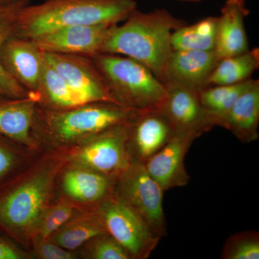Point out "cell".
I'll return each instance as SVG.
<instances>
[{
    "label": "cell",
    "mask_w": 259,
    "mask_h": 259,
    "mask_svg": "<svg viewBox=\"0 0 259 259\" xmlns=\"http://www.w3.org/2000/svg\"><path fill=\"white\" fill-rule=\"evenodd\" d=\"M186 24L167 10L144 13L136 9L122 25H112L101 54H117L139 61L165 83L173 51L172 32Z\"/></svg>",
    "instance_id": "1"
},
{
    "label": "cell",
    "mask_w": 259,
    "mask_h": 259,
    "mask_svg": "<svg viewBox=\"0 0 259 259\" xmlns=\"http://www.w3.org/2000/svg\"><path fill=\"white\" fill-rule=\"evenodd\" d=\"M65 159L48 158L0 187V233L12 240H31Z\"/></svg>",
    "instance_id": "2"
},
{
    "label": "cell",
    "mask_w": 259,
    "mask_h": 259,
    "mask_svg": "<svg viewBox=\"0 0 259 259\" xmlns=\"http://www.w3.org/2000/svg\"><path fill=\"white\" fill-rule=\"evenodd\" d=\"M136 9L135 0H46L23 8L15 36L33 39L64 27L119 24Z\"/></svg>",
    "instance_id": "3"
},
{
    "label": "cell",
    "mask_w": 259,
    "mask_h": 259,
    "mask_svg": "<svg viewBox=\"0 0 259 259\" xmlns=\"http://www.w3.org/2000/svg\"><path fill=\"white\" fill-rule=\"evenodd\" d=\"M138 112L110 102H93L66 110L37 106L32 133L57 144L86 141L116 126L131 122Z\"/></svg>",
    "instance_id": "4"
},
{
    "label": "cell",
    "mask_w": 259,
    "mask_h": 259,
    "mask_svg": "<svg viewBox=\"0 0 259 259\" xmlns=\"http://www.w3.org/2000/svg\"><path fill=\"white\" fill-rule=\"evenodd\" d=\"M93 59L118 105L138 113L163 111L166 85L144 65L117 54H100Z\"/></svg>",
    "instance_id": "5"
},
{
    "label": "cell",
    "mask_w": 259,
    "mask_h": 259,
    "mask_svg": "<svg viewBox=\"0 0 259 259\" xmlns=\"http://www.w3.org/2000/svg\"><path fill=\"white\" fill-rule=\"evenodd\" d=\"M163 192L148 175L144 163L133 161L114 180L112 193L133 209L153 233L162 238L167 235L163 207Z\"/></svg>",
    "instance_id": "6"
},
{
    "label": "cell",
    "mask_w": 259,
    "mask_h": 259,
    "mask_svg": "<svg viewBox=\"0 0 259 259\" xmlns=\"http://www.w3.org/2000/svg\"><path fill=\"white\" fill-rule=\"evenodd\" d=\"M95 210L105 232L125 248L132 259H147L159 243L161 238L112 192L97 204Z\"/></svg>",
    "instance_id": "7"
},
{
    "label": "cell",
    "mask_w": 259,
    "mask_h": 259,
    "mask_svg": "<svg viewBox=\"0 0 259 259\" xmlns=\"http://www.w3.org/2000/svg\"><path fill=\"white\" fill-rule=\"evenodd\" d=\"M128 124L116 126L88 140L70 156L75 164L115 180L132 163Z\"/></svg>",
    "instance_id": "8"
},
{
    "label": "cell",
    "mask_w": 259,
    "mask_h": 259,
    "mask_svg": "<svg viewBox=\"0 0 259 259\" xmlns=\"http://www.w3.org/2000/svg\"><path fill=\"white\" fill-rule=\"evenodd\" d=\"M42 55L86 103L117 104L93 58L56 53L42 52Z\"/></svg>",
    "instance_id": "9"
},
{
    "label": "cell",
    "mask_w": 259,
    "mask_h": 259,
    "mask_svg": "<svg viewBox=\"0 0 259 259\" xmlns=\"http://www.w3.org/2000/svg\"><path fill=\"white\" fill-rule=\"evenodd\" d=\"M165 85L168 97L163 112L171 123L174 134L197 139L215 126L201 103L198 91L172 80Z\"/></svg>",
    "instance_id": "10"
},
{
    "label": "cell",
    "mask_w": 259,
    "mask_h": 259,
    "mask_svg": "<svg viewBox=\"0 0 259 259\" xmlns=\"http://www.w3.org/2000/svg\"><path fill=\"white\" fill-rule=\"evenodd\" d=\"M113 25L115 24L64 27L32 40L42 52L93 58L101 54L103 42Z\"/></svg>",
    "instance_id": "11"
},
{
    "label": "cell",
    "mask_w": 259,
    "mask_h": 259,
    "mask_svg": "<svg viewBox=\"0 0 259 259\" xmlns=\"http://www.w3.org/2000/svg\"><path fill=\"white\" fill-rule=\"evenodd\" d=\"M195 139L193 136L174 134L159 151L145 162L148 175L164 192L189 183L190 177L185 160Z\"/></svg>",
    "instance_id": "12"
},
{
    "label": "cell",
    "mask_w": 259,
    "mask_h": 259,
    "mask_svg": "<svg viewBox=\"0 0 259 259\" xmlns=\"http://www.w3.org/2000/svg\"><path fill=\"white\" fill-rule=\"evenodd\" d=\"M0 63L10 76L35 100L41 73L42 52L33 40L15 35L10 37L0 51Z\"/></svg>",
    "instance_id": "13"
},
{
    "label": "cell",
    "mask_w": 259,
    "mask_h": 259,
    "mask_svg": "<svg viewBox=\"0 0 259 259\" xmlns=\"http://www.w3.org/2000/svg\"><path fill=\"white\" fill-rule=\"evenodd\" d=\"M173 134L171 123L163 111L136 114L128 125L127 145L132 161L144 163Z\"/></svg>",
    "instance_id": "14"
},
{
    "label": "cell",
    "mask_w": 259,
    "mask_h": 259,
    "mask_svg": "<svg viewBox=\"0 0 259 259\" xmlns=\"http://www.w3.org/2000/svg\"><path fill=\"white\" fill-rule=\"evenodd\" d=\"M37 102L31 97H12L0 95V137L20 147L36 149L32 133Z\"/></svg>",
    "instance_id": "15"
},
{
    "label": "cell",
    "mask_w": 259,
    "mask_h": 259,
    "mask_svg": "<svg viewBox=\"0 0 259 259\" xmlns=\"http://www.w3.org/2000/svg\"><path fill=\"white\" fill-rule=\"evenodd\" d=\"M245 0H226L218 17L214 51L218 61L249 50L245 18L249 15Z\"/></svg>",
    "instance_id": "16"
},
{
    "label": "cell",
    "mask_w": 259,
    "mask_h": 259,
    "mask_svg": "<svg viewBox=\"0 0 259 259\" xmlns=\"http://www.w3.org/2000/svg\"><path fill=\"white\" fill-rule=\"evenodd\" d=\"M218 63L214 51H173L168 63V81H177L199 92L206 88Z\"/></svg>",
    "instance_id": "17"
},
{
    "label": "cell",
    "mask_w": 259,
    "mask_h": 259,
    "mask_svg": "<svg viewBox=\"0 0 259 259\" xmlns=\"http://www.w3.org/2000/svg\"><path fill=\"white\" fill-rule=\"evenodd\" d=\"M259 81L253 83L240 95L223 119L220 127L231 131L244 144L258 139Z\"/></svg>",
    "instance_id": "18"
},
{
    "label": "cell",
    "mask_w": 259,
    "mask_h": 259,
    "mask_svg": "<svg viewBox=\"0 0 259 259\" xmlns=\"http://www.w3.org/2000/svg\"><path fill=\"white\" fill-rule=\"evenodd\" d=\"M114 180L93 170L77 166L65 172L62 188L70 198L97 205L112 193Z\"/></svg>",
    "instance_id": "19"
},
{
    "label": "cell",
    "mask_w": 259,
    "mask_h": 259,
    "mask_svg": "<svg viewBox=\"0 0 259 259\" xmlns=\"http://www.w3.org/2000/svg\"><path fill=\"white\" fill-rule=\"evenodd\" d=\"M35 100L37 106L50 110H66L88 104L45 60L44 55Z\"/></svg>",
    "instance_id": "20"
},
{
    "label": "cell",
    "mask_w": 259,
    "mask_h": 259,
    "mask_svg": "<svg viewBox=\"0 0 259 259\" xmlns=\"http://www.w3.org/2000/svg\"><path fill=\"white\" fill-rule=\"evenodd\" d=\"M106 233L96 210L72 218L49 238L70 251L76 250L99 235Z\"/></svg>",
    "instance_id": "21"
},
{
    "label": "cell",
    "mask_w": 259,
    "mask_h": 259,
    "mask_svg": "<svg viewBox=\"0 0 259 259\" xmlns=\"http://www.w3.org/2000/svg\"><path fill=\"white\" fill-rule=\"evenodd\" d=\"M259 68L258 48L226 58L218 63L207 81V86L234 84L250 79Z\"/></svg>",
    "instance_id": "22"
},
{
    "label": "cell",
    "mask_w": 259,
    "mask_h": 259,
    "mask_svg": "<svg viewBox=\"0 0 259 259\" xmlns=\"http://www.w3.org/2000/svg\"><path fill=\"white\" fill-rule=\"evenodd\" d=\"M23 0L0 7V51L7 40L15 36L22 10L30 4ZM0 95L12 97H30L28 92L7 72L0 63Z\"/></svg>",
    "instance_id": "23"
},
{
    "label": "cell",
    "mask_w": 259,
    "mask_h": 259,
    "mask_svg": "<svg viewBox=\"0 0 259 259\" xmlns=\"http://www.w3.org/2000/svg\"><path fill=\"white\" fill-rule=\"evenodd\" d=\"M218 17L209 16L192 25H186L171 34L173 51H214Z\"/></svg>",
    "instance_id": "24"
},
{
    "label": "cell",
    "mask_w": 259,
    "mask_h": 259,
    "mask_svg": "<svg viewBox=\"0 0 259 259\" xmlns=\"http://www.w3.org/2000/svg\"><path fill=\"white\" fill-rule=\"evenodd\" d=\"M253 81V79H249L234 84L209 86L199 90L201 103L212 117L215 126L221 125L237 99L249 88Z\"/></svg>",
    "instance_id": "25"
},
{
    "label": "cell",
    "mask_w": 259,
    "mask_h": 259,
    "mask_svg": "<svg viewBox=\"0 0 259 259\" xmlns=\"http://www.w3.org/2000/svg\"><path fill=\"white\" fill-rule=\"evenodd\" d=\"M221 258L258 259V232L246 231L232 235L223 246Z\"/></svg>",
    "instance_id": "26"
},
{
    "label": "cell",
    "mask_w": 259,
    "mask_h": 259,
    "mask_svg": "<svg viewBox=\"0 0 259 259\" xmlns=\"http://www.w3.org/2000/svg\"><path fill=\"white\" fill-rule=\"evenodd\" d=\"M74 205L64 199L51 207L48 206L39 220L33 236L50 238L74 217Z\"/></svg>",
    "instance_id": "27"
},
{
    "label": "cell",
    "mask_w": 259,
    "mask_h": 259,
    "mask_svg": "<svg viewBox=\"0 0 259 259\" xmlns=\"http://www.w3.org/2000/svg\"><path fill=\"white\" fill-rule=\"evenodd\" d=\"M87 243L89 258L132 259L125 248L107 233L95 237Z\"/></svg>",
    "instance_id": "28"
},
{
    "label": "cell",
    "mask_w": 259,
    "mask_h": 259,
    "mask_svg": "<svg viewBox=\"0 0 259 259\" xmlns=\"http://www.w3.org/2000/svg\"><path fill=\"white\" fill-rule=\"evenodd\" d=\"M20 146L0 137V187L15 176L23 161Z\"/></svg>",
    "instance_id": "29"
},
{
    "label": "cell",
    "mask_w": 259,
    "mask_h": 259,
    "mask_svg": "<svg viewBox=\"0 0 259 259\" xmlns=\"http://www.w3.org/2000/svg\"><path fill=\"white\" fill-rule=\"evenodd\" d=\"M34 253L42 259H72L75 255L72 251L59 246L49 238L35 236L31 238Z\"/></svg>",
    "instance_id": "30"
},
{
    "label": "cell",
    "mask_w": 259,
    "mask_h": 259,
    "mask_svg": "<svg viewBox=\"0 0 259 259\" xmlns=\"http://www.w3.org/2000/svg\"><path fill=\"white\" fill-rule=\"evenodd\" d=\"M28 255L13 243L11 238L0 233V259H24Z\"/></svg>",
    "instance_id": "31"
},
{
    "label": "cell",
    "mask_w": 259,
    "mask_h": 259,
    "mask_svg": "<svg viewBox=\"0 0 259 259\" xmlns=\"http://www.w3.org/2000/svg\"><path fill=\"white\" fill-rule=\"evenodd\" d=\"M19 1H23V0H0V7L12 4V3H17Z\"/></svg>",
    "instance_id": "32"
},
{
    "label": "cell",
    "mask_w": 259,
    "mask_h": 259,
    "mask_svg": "<svg viewBox=\"0 0 259 259\" xmlns=\"http://www.w3.org/2000/svg\"><path fill=\"white\" fill-rule=\"evenodd\" d=\"M181 2H188V3H198V2L202 1V0H177Z\"/></svg>",
    "instance_id": "33"
}]
</instances>
